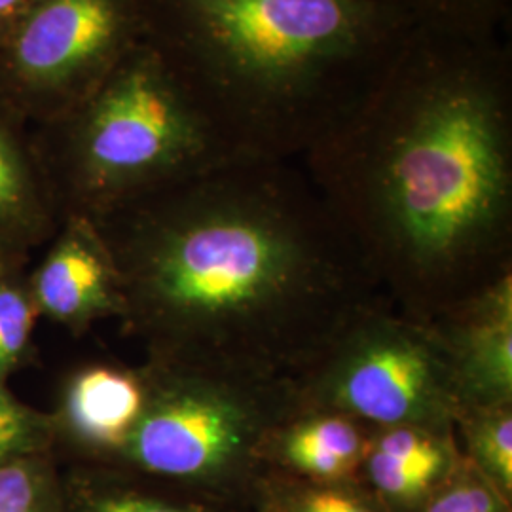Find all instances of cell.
<instances>
[{"label": "cell", "instance_id": "9a60e30c", "mask_svg": "<svg viewBox=\"0 0 512 512\" xmlns=\"http://www.w3.org/2000/svg\"><path fill=\"white\" fill-rule=\"evenodd\" d=\"M255 507L264 512H389L357 478L304 480L277 473L260 478Z\"/></svg>", "mask_w": 512, "mask_h": 512}, {"label": "cell", "instance_id": "cb8c5ba5", "mask_svg": "<svg viewBox=\"0 0 512 512\" xmlns=\"http://www.w3.org/2000/svg\"><path fill=\"white\" fill-rule=\"evenodd\" d=\"M256 512H264V511H260V509H256Z\"/></svg>", "mask_w": 512, "mask_h": 512}, {"label": "cell", "instance_id": "3957f363", "mask_svg": "<svg viewBox=\"0 0 512 512\" xmlns=\"http://www.w3.org/2000/svg\"><path fill=\"white\" fill-rule=\"evenodd\" d=\"M154 46L243 156L300 160L414 23L374 0H141Z\"/></svg>", "mask_w": 512, "mask_h": 512}, {"label": "cell", "instance_id": "7a4b0ae2", "mask_svg": "<svg viewBox=\"0 0 512 512\" xmlns=\"http://www.w3.org/2000/svg\"><path fill=\"white\" fill-rule=\"evenodd\" d=\"M385 298L433 323L512 274V54L414 27L300 158Z\"/></svg>", "mask_w": 512, "mask_h": 512}, {"label": "cell", "instance_id": "9c48e42d", "mask_svg": "<svg viewBox=\"0 0 512 512\" xmlns=\"http://www.w3.org/2000/svg\"><path fill=\"white\" fill-rule=\"evenodd\" d=\"M147 403L143 366L90 363L63 382L54 423L55 452L80 463H112L128 446Z\"/></svg>", "mask_w": 512, "mask_h": 512}, {"label": "cell", "instance_id": "d6986e66", "mask_svg": "<svg viewBox=\"0 0 512 512\" xmlns=\"http://www.w3.org/2000/svg\"><path fill=\"white\" fill-rule=\"evenodd\" d=\"M40 311L23 268L0 277V384L29 357Z\"/></svg>", "mask_w": 512, "mask_h": 512}, {"label": "cell", "instance_id": "6da1fadb", "mask_svg": "<svg viewBox=\"0 0 512 512\" xmlns=\"http://www.w3.org/2000/svg\"><path fill=\"white\" fill-rule=\"evenodd\" d=\"M90 220L147 361L294 380L384 296L287 160L238 158Z\"/></svg>", "mask_w": 512, "mask_h": 512}, {"label": "cell", "instance_id": "7c38bea8", "mask_svg": "<svg viewBox=\"0 0 512 512\" xmlns=\"http://www.w3.org/2000/svg\"><path fill=\"white\" fill-rule=\"evenodd\" d=\"M29 126L0 95V251L21 262L48 245L61 224Z\"/></svg>", "mask_w": 512, "mask_h": 512}, {"label": "cell", "instance_id": "ba28073f", "mask_svg": "<svg viewBox=\"0 0 512 512\" xmlns=\"http://www.w3.org/2000/svg\"><path fill=\"white\" fill-rule=\"evenodd\" d=\"M42 262L29 274L40 317L69 330L74 338L103 319L124 311L118 270L92 220L63 217Z\"/></svg>", "mask_w": 512, "mask_h": 512}, {"label": "cell", "instance_id": "e0dca14e", "mask_svg": "<svg viewBox=\"0 0 512 512\" xmlns=\"http://www.w3.org/2000/svg\"><path fill=\"white\" fill-rule=\"evenodd\" d=\"M416 27L495 37L511 19L512 0H374Z\"/></svg>", "mask_w": 512, "mask_h": 512}, {"label": "cell", "instance_id": "7402d4cb", "mask_svg": "<svg viewBox=\"0 0 512 512\" xmlns=\"http://www.w3.org/2000/svg\"><path fill=\"white\" fill-rule=\"evenodd\" d=\"M35 0H0V48Z\"/></svg>", "mask_w": 512, "mask_h": 512}, {"label": "cell", "instance_id": "4fadbf2b", "mask_svg": "<svg viewBox=\"0 0 512 512\" xmlns=\"http://www.w3.org/2000/svg\"><path fill=\"white\" fill-rule=\"evenodd\" d=\"M372 429L342 412L296 404L260 446L264 473L304 480L355 478Z\"/></svg>", "mask_w": 512, "mask_h": 512}, {"label": "cell", "instance_id": "ffe728a7", "mask_svg": "<svg viewBox=\"0 0 512 512\" xmlns=\"http://www.w3.org/2000/svg\"><path fill=\"white\" fill-rule=\"evenodd\" d=\"M55 454L54 423L42 412L0 384V465L14 459Z\"/></svg>", "mask_w": 512, "mask_h": 512}, {"label": "cell", "instance_id": "2e32d148", "mask_svg": "<svg viewBox=\"0 0 512 512\" xmlns=\"http://www.w3.org/2000/svg\"><path fill=\"white\" fill-rule=\"evenodd\" d=\"M454 431L461 456L512 503V404L461 406Z\"/></svg>", "mask_w": 512, "mask_h": 512}, {"label": "cell", "instance_id": "52a82bcc", "mask_svg": "<svg viewBox=\"0 0 512 512\" xmlns=\"http://www.w3.org/2000/svg\"><path fill=\"white\" fill-rule=\"evenodd\" d=\"M145 40L141 0H35L0 48V95L40 126Z\"/></svg>", "mask_w": 512, "mask_h": 512}, {"label": "cell", "instance_id": "603a6c76", "mask_svg": "<svg viewBox=\"0 0 512 512\" xmlns=\"http://www.w3.org/2000/svg\"><path fill=\"white\" fill-rule=\"evenodd\" d=\"M23 264H25V262H21L18 258H14V256L4 253V251H0V277L10 274L12 270L23 268Z\"/></svg>", "mask_w": 512, "mask_h": 512}, {"label": "cell", "instance_id": "30bf717a", "mask_svg": "<svg viewBox=\"0 0 512 512\" xmlns=\"http://www.w3.org/2000/svg\"><path fill=\"white\" fill-rule=\"evenodd\" d=\"M431 325L448 355L459 408L512 404V274Z\"/></svg>", "mask_w": 512, "mask_h": 512}, {"label": "cell", "instance_id": "8992f818", "mask_svg": "<svg viewBox=\"0 0 512 512\" xmlns=\"http://www.w3.org/2000/svg\"><path fill=\"white\" fill-rule=\"evenodd\" d=\"M291 384L298 406L342 412L374 427L448 431L459 410L437 330L404 315L385 296L353 315Z\"/></svg>", "mask_w": 512, "mask_h": 512}, {"label": "cell", "instance_id": "44dd1931", "mask_svg": "<svg viewBox=\"0 0 512 512\" xmlns=\"http://www.w3.org/2000/svg\"><path fill=\"white\" fill-rule=\"evenodd\" d=\"M423 512H512V503L461 456L456 473Z\"/></svg>", "mask_w": 512, "mask_h": 512}, {"label": "cell", "instance_id": "5bb4252c", "mask_svg": "<svg viewBox=\"0 0 512 512\" xmlns=\"http://www.w3.org/2000/svg\"><path fill=\"white\" fill-rule=\"evenodd\" d=\"M65 512H256L253 503L205 494L122 465L78 463L63 476Z\"/></svg>", "mask_w": 512, "mask_h": 512}, {"label": "cell", "instance_id": "5b68a950", "mask_svg": "<svg viewBox=\"0 0 512 512\" xmlns=\"http://www.w3.org/2000/svg\"><path fill=\"white\" fill-rule=\"evenodd\" d=\"M147 403L109 465L253 503L264 476L260 446L294 408L291 380H256L158 361L143 363Z\"/></svg>", "mask_w": 512, "mask_h": 512}, {"label": "cell", "instance_id": "ac0fdd59", "mask_svg": "<svg viewBox=\"0 0 512 512\" xmlns=\"http://www.w3.org/2000/svg\"><path fill=\"white\" fill-rule=\"evenodd\" d=\"M55 454H38L0 465V512H65L63 475Z\"/></svg>", "mask_w": 512, "mask_h": 512}, {"label": "cell", "instance_id": "8fae6325", "mask_svg": "<svg viewBox=\"0 0 512 512\" xmlns=\"http://www.w3.org/2000/svg\"><path fill=\"white\" fill-rule=\"evenodd\" d=\"M461 461L456 431L420 425L374 427L357 480L389 512H423Z\"/></svg>", "mask_w": 512, "mask_h": 512}, {"label": "cell", "instance_id": "277c9868", "mask_svg": "<svg viewBox=\"0 0 512 512\" xmlns=\"http://www.w3.org/2000/svg\"><path fill=\"white\" fill-rule=\"evenodd\" d=\"M33 141L61 219H97L249 158L183 76L145 40L82 101L33 126Z\"/></svg>", "mask_w": 512, "mask_h": 512}]
</instances>
